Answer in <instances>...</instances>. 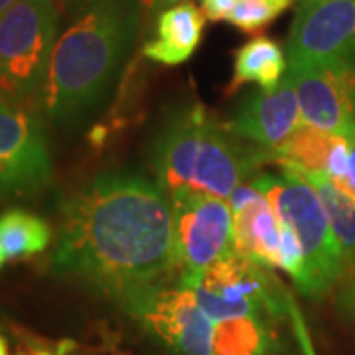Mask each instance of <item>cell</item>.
<instances>
[{
	"label": "cell",
	"instance_id": "cell-1",
	"mask_svg": "<svg viewBox=\"0 0 355 355\" xmlns=\"http://www.w3.org/2000/svg\"><path fill=\"white\" fill-rule=\"evenodd\" d=\"M51 266L123 300L176 266L170 193L153 180L107 172L64 203Z\"/></svg>",
	"mask_w": 355,
	"mask_h": 355
},
{
	"label": "cell",
	"instance_id": "cell-2",
	"mask_svg": "<svg viewBox=\"0 0 355 355\" xmlns=\"http://www.w3.org/2000/svg\"><path fill=\"white\" fill-rule=\"evenodd\" d=\"M142 0H95L58 38L42 91L60 125L76 123L105 99L139 34Z\"/></svg>",
	"mask_w": 355,
	"mask_h": 355
},
{
	"label": "cell",
	"instance_id": "cell-3",
	"mask_svg": "<svg viewBox=\"0 0 355 355\" xmlns=\"http://www.w3.org/2000/svg\"><path fill=\"white\" fill-rule=\"evenodd\" d=\"M239 140L198 103L172 111L150 142V164L158 184L168 193L188 190L229 200L272 160L270 150Z\"/></svg>",
	"mask_w": 355,
	"mask_h": 355
},
{
	"label": "cell",
	"instance_id": "cell-4",
	"mask_svg": "<svg viewBox=\"0 0 355 355\" xmlns=\"http://www.w3.org/2000/svg\"><path fill=\"white\" fill-rule=\"evenodd\" d=\"M251 184L270 202L280 221L294 229L300 241L304 279L296 288L308 298H320L330 292L345 277L349 265L316 190L304 178L286 168H282L280 176L263 174Z\"/></svg>",
	"mask_w": 355,
	"mask_h": 355
},
{
	"label": "cell",
	"instance_id": "cell-5",
	"mask_svg": "<svg viewBox=\"0 0 355 355\" xmlns=\"http://www.w3.org/2000/svg\"><path fill=\"white\" fill-rule=\"evenodd\" d=\"M60 10L55 0H16L0 16V97L26 103L44 91Z\"/></svg>",
	"mask_w": 355,
	"mask_h": 355
},
{
	"label": "cell",
	"instance_id": "cell-6",
	"mask_svg": "<svg viewBox=\"0 0 355 355\" xmlns=\"http://www.w3.org/2000/svg\"><path fill=\"white\" fill-rule=\"evenodd\" d=\"M191 294L214 324L243 316H266L277 322L288 314L286 294L270 268L235 251L209 266Z\"/></svg>",
	"mask_w": 355,
	"mask_h": 355
},
{
	"label": "cell",
	"instance_id": "cell-7",
	"mask_svg": "<svg viewBox=\"0 0 355 355\" xmlns=\"http://www.w3.org/2000/svg\"><path fill=\"white\" fill-rule=\"evenodd\" d=\"M174 211L180 288L191 291L203 272L233 251V211L219 198L178 190L170 193Z\"/></svg>",
	"mask_w": 355,
	"mask_h": 355
},
{
	"label": "cell",
	"instance_id": "cell-8",
	"mask_svg": "<svg viewBox=\"0 0 355 355\" xmlns=\"http://www.w3.org/2000/svg\"><path fill=\"white\" fill-rule=\"evenodd\" d=\"M127 312L176 355H211L214 322L205 316L191 291L146 286L121 300Z\"/></svg>",
	"mask_w": 355,
	"mask_h": 355
},
{
	"label": "cell",
	"instance_id": "cell-9",
	"mask_svg": "<svg viewBox=\"0 0 355 355\" xmlns=\"http://www.w3.org/2000/svg\"><path fill=\"white\" fill-rule=\"evenodd\" d=\"M53 174L44 123L24 103L0 97V198L44 190Z\"/></svg>",
	"mask_w": 355,
	"mask_h": 355
},
{
	"label": "cell",
	"instance_id": "cell-10",
	"mask_svg": "<svg viewBox=\"0 0 355 355\" xmlns=\"http://www.w3.org/2000/svg\"><path fill=\"white\" fill-rule=\"evenodd\" d=\"M288 69H355V0H300L286 42Z\"/></svg>",
	"mask_w": 355,
	"mask_h": 355
},
{
	"label": "cell",
	"instance_id": "cell-11",
	"mask_svg": "<svg viewBox=\"0 0 355 355\" xmlns=\"http://www.w3.org/2000/svg\"><path fill=\"white\" fill-rule=\"evenodd\" d=\"M304 125L343 137L355 127V69L322 65L288 69Z\"/></svg>",
	"mask_w": 355,
	"mask_h": 355
},
{
	"label": "cell",
	"instance_id": "cell-12",
	"mask_svg": "<svg viewBox=\"0 0 355 355\" xmlns=\"http://www.w3.org/2000/svg\"><path fill=\"white\" fill-rule=\"evenodd\" d=\"M300 103L292 79L286 77L279 87L257 91L243 99L231 114L225 127L237 139L275 150L300 127Z\"/></svg>",
	"mask_w": 355,
	"mask_h": 355
},
{
	"label": "cell",
	"instance_id": "cell-13",
	"mask_svg": "<svg viewBox=\"0 0 355 355\" xmlns=\"http://www.w3.org/2000/svg\"><path fill=\"white\" fill-rule=\"evenodd\" d=\"M205 28V14L193 2H182L158 14L154 36L142 46V55L162 65H180L196 53Z\"/></svg>",
	"mask_w": 355,
	"mask_h": 355
},
{
	"label": "cell",
	"instance_id": "cell-14",
	"mask_svg": "<svg viewBox=\"0 0 355 355\" xmlns=\"http://www.w3.org/2000/svg\"><path fill=\"white\" fill-rule=\"evenodd\" d=\"M233 251L263 266H280V219L261 193L233 211Z\"/></svg>",
	"mask_w": 355,
	"mask_h": 355
},
{
	"label": "cell",
	"instance_id": "cell-15",
	"mask_svg": "<svg viewBox=\"0 0 355 355\" xmlns=\"http://www.w3.org/2000/svg\"><path fill=\"white\" fill-rule=\"evenodd\" d=\"M288 71V58L277 40L257 36L235 51L233 77L227 93H235L247 83H257L263 91L279 87Z\"/></svg>",
	"mask_w": 355,
	"mask_h": 355
},
{
	"label": "cell",
	"instance_id": "cell-16",
	"mask_svg": "<svg viewBox=\"0 0 355 355\" xmlns=\"http://www.w3.org/2000/svg\"><path fill=\"white\" fill-rule=\"evenodd\" d=\"M275 320L266 316L231 318L214 324L211 355H282Z\"/></svg>",
	"mask_w": 355,
	"mask_h": 355
},
{
	"label": "cell",
	"instance_id": "cell-17",
	"mask_svg": "<svg viewBox=\"0 0 355 355\" xmlns=\"http://www.w3.org/2000/svg\"><path fill=\"white\" fill-rule=\"evenodd\" d=\"M342 139L343 137L340 135L326 132L302 123L280 146L270 150V156L284 168L328 174L331 156Z\"/></svg>",
	"mask_w": 355,
	"mask_h": 355
},
{
	"label": "cell",
	"instance_id": "cell-18",
	"mask_svg": "<svg viewBox=\"0 0 355 355\" xmlns=\"http://www.w3.org/2000/svg\"><path fill=\"white\" fill-rule=\"evenodd\" d=\"M51 241V227L26 209H8L0 216V268L20 259L44 253Z\"/></svg>",
	"mask_w": 355,
	"mask_h": 355
},
{
	"label": "cell",
	"instance_id": "cell-19",
	"mask_svg": "<svg viewBox=\"0 0 355 355\" xmlns=\"http://www.w3.org/2000/svg\"><path fill=\"white\" fill-rule=\"evenodd\" d=\"M284 168V166H280ZM300 178H304L306 182L316 190L320 202L324 205L330 225L334 229V235L338 237L340 247H342L343 257L347 261V265L355 266V200L352 196H347L345 191L331 182L326 174H318V172H302V170H294Z\"/></svg>",
	"mask_w": 355,
	"mask_h": 355
},
{
	"label": "cell",
	"instance_id": "cell-20",
	"mask_svg": "<svg viewBox=\"0 0 355 355\" xmlns=\"http://www.w3.org/2000/svg\"><path fill=\"white\" fill-rule=\"evenodd\" d=\"M292 2L294 0H239L227 16V22L245 34H254L275 22Z\"/></svg>",
	"mask_w": 355,
	"mask_h": 355
},
{
	"label": "cell",
	"instance_id": "cell-21",
	"mask_svg": "<svg viewBox=\"0 0 355 355\" xmlns=\"http://www.w3.org/2000/svg\"><path fill=\"white\" fill-rule=\"evenodd\" d=\"M280 268H284L298 286L304 279V253L294 229L280 221Z\"/></svg>",
	"mask_w": 355,
	"mask_h": 355
},
{
	"label": "cell",
	"instance_id": "cell-22",
	"mask_svg": "<svg viewBox=\"0 0 355 355\" xmlns=\"http://www.w3.org/2000/svg\"><path fill=\"white\" fill-rule=\"evenodd\" d=\"M336 308L340 312V316L355 328V275L345 280L343 288L338 294Z\"/></svg>",
	"mask_w": 355,
	"mask_h": 355
},
{
	"label": "cell",
	"instance_id": "cell-23",
	"mask_svg": "<svg viewBox=\"0 0 355 355\" xmlns=\"http://www.w3.org/2000/svg\"><path fill=\"white\" fill-rule=\"evenodd\" d=\"M345 140H347V172H345V176L340 180V182H336L340 188H342L347 196H352L355 200V127H352L345 135Z\"/></svg>",
	"mask_w": 355,
	"mask_h": 355
},
{
	"label": "cell",
	"instance_id": "cell-24",
	"mask_svg": "<svg viewBox=\"0 0 355 355\" xmlns=\"http://www.w3.org/2000/svg\"><path fill=\"white\" fill-rule=\"evenodd\" d=\"M237 2L239 0H202V10L205 18H209L211 22H219V20H227Z\"/></svg>",
	"mask_w": 355,
	"mask_h": 355
},
{
	"label": "cell",
	"instance_id": "cell-25",
	"mask_svg": "<svg viewBox=\"0 0 355 355\" xmlns=\"http://www.w3.org/2000/svg\"><path fill=\"white\" fill-rule=\"evenodd\" d=\"M182 2H190V0H142V8H150V10H166L170 6H176Z\"/></svg>",
	"mask_w": 355,
	"mask_h": 355
},
{
	"label": "cell",
	"instance_id": "cell-26",
	"mask_svg": "<svg viewBox=\"0 0 355 355\" xmlns=\"http://www.w3.org/2000/svg\"><path fill=\"white\" fill-rule=\"evenodd\" d=\"M64 8H71V10H83L89 4H93L95 0H60Z\"/></svg>",
	"mask_w": 355,
	"mask_h": 355
},
{
	"label": "cell",
	"instance_id": "cell-27",
	"mask_svg": "<svg viewBox=\"0 0 355 355\" xmlns=\"http://www.w3.org/2000/svg\"><path fill=\"white\" fill-rule=\"evenodd\" d=\"M14 2H16V0H0V16L6 12V10L12 6Z\"/></svg>",
	"mask_w": 355,
	"mask_h": 355
},
{
	"label": "cell",
	"instance_id": "cell-28",
	"mask_svg": "<svg viewBox=\"0 0 355 355\" xmlns=\"http://www.w3.org/2000/svg\"><path fill=\"white\" fill-rule=\"evenodd\" d=\"M0 355H8V343H6L2 334H0Z\"/></svg>",
	"mask_w": 355,
	"mask_h": 355
},
{
	"label": "cell",
	"instance_id": "cell-29",
	"mask_svg": "<svg viewBox=\"0 0 355 355\" xmlns=\"http://www.w3.org/2000/svg\"><path fill=\"white\" fill-rule=\"evenodd\" d=\"M24 355H64V349H62L60 354H53V352H48V349H38V352H34V354H24Z\"/></svg>",
	"mask_w": 355,
	"mask_h": 355
}]
</instances>
